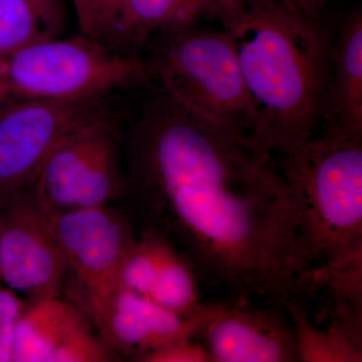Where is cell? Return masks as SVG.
I'll use <instances>...</instances> for the list:
<instances>
[{"mask_svg":"<svg viewBox=\"0 0 362 362\" xmlns=\"http://www.w3.org/2000/svg\"><path fill=\"white\" fill-rule=\"evenodd\" d=\"M64 25L62 0H0V58L59 37Z\"/></svg>","mask_w":362,"mask_h":362,"instance_id":"9a60e30c","label":"cell"},{"mask_svg":"<svg viewBox=\"0 0 362 362\" xmlns=\"http://www.w3.org/2000/svg\"><path fill=\"white\" fill-rule=\"evenodd\" d=\"M83 35L94 37L95 25L103 0H71Z\"/></svg>","mask_w":362,"mask_h":362,"instance_id":"7402d4cb","label":"cell"},{"mask_svg":"<svg viewBox=\"0 0 362 362\" xmlns=\"http://www.w3.org/2000/svg\"><path fill=\"white\" fill-rule=\"evenodd\" d=\"M216 18L214 0H125L105 45L137 56L159 33Z\"/></svg>","mask_w":362,"mask_h":362,"instance_id":"4fadbf2b","label":"cell"},{"mask_svg":"<svg viewBox=\"0 0 362 362\" xmlns=\"http://www.w3.org/2000/svg\"><path fill=\"white\" fill-rule=\"evenodd\" d=\"M296 337L299 361L361 362L362 349L331 325L321 329L312 321L310 310L302 302H292L285 307Z\"/></svg>","mask_w":362,"mask_h":362,"instance_id":"2e32d148","label":"cell"},{"mask_svg":"<svg viewBox=\"0 0 362 362\" xmlns=\"http://www.w3.org/2000/svg\"><path fill=\"white\" fill-rule=\"evenodd\" d=\"M228 33L256 112L252 139L273 157L317 134L333 35L281 0H254Z\"/></svg>","mask_w":362,"mask_h":362,"instance_id":"7a4b0ae2","label":"cell"},{"mask_svg":"<svg viewBox=\"0 0 362 362\" xmlns=\"http://www.w3.org/2000/svg\"><path fill=\"white\" fill-rule=\"evenodd\" d=\"M104 99L32 102L0 111V206L30 187L62 143L109 116Z\"/></svg>","mask_w":362,"mask_h":362,"instance_id":"52a82bcc","label":"cell"},{"mask_svg":"<svg viewBox=\"0 0 362 362\" xmlns=\"http://www.w3.org/2000/svg\"><path fill=\"white\" fill-rule=\"evenodd\" d=\"M0 284H1V281H0Z\"/></svg>","mask_w":362,"mask_h":362,"instance_id":"cb8c5ba5","label":"cell"},{"mask_svg":"<svg viewBox=\"0 0 362 362\" xmlns=\"http://www.w3.org/2000/svg\"><path fill=\"white\" fill-rule=\"evenodd\" d=\"M125 0H103L98 13L94 39L106 42Z\"/></svg>","mask_w":362,"mask_h":362,"instance_id":"ffe728a7","label":"cell"},{"mask_svg":"<svg viewBox=\"0 0 362 362\" xmlns=\"http://www.w3.org/2000/svg\"><path fill=\"white\" fill-rule=\"evenodd\" d=\"M52 230L88 300L115 285L117 272L137 240L132 221L111 204L51 214Z\"/></svg>","mask_w":362,"mask_h":362,"instance_id":"30bf717a","label":"cell"},{"mask_svg":"<svg viewBox=\"0 0 362 362\" xmlns=\"http://www.w3.org/2000/svg\"><path fill=\"white\" fill-rule=\"evenodd\" d=\"M51 214L26 188L0 206V281L26 302L59 297L68 272Z\"/></svg>","mask_w":362,"mask_h":362,"instance_id":"ba28073f","label":"cell"},{"mask_svg":"<svg viewBox=\"0 0 362 362\" xmlns=\"http://www.w3.org/2000/svg\"><path fill=\"white\" fill-rule=\"evenodd\" d=\"M125 194L140 226L187 259L211 300L307 304L313 271L277 162L249 136L159 90L126 144Z\"/></svg>","mask_w":362,"mask_h":362,"instance_id":"6da1fadb","label":"cell"},{"mask_svg":"<svg viewBox=\"0 0 362 362\" xmlns=\"http://www.w3.org/2000/svg\"><path fill=\"white\" fill-rule=\"evenodd\" d=\"M254 0H214L216 18L226 30H230L240 20Z\"/></svg>","mask_w":362,"mask_h":362,"instance_id":"44dd1931","label":"cell"},{"mask_svg":"<svg viewBox=\"0 0 362 362\" xmlns=\"http://www.w3.org/2000/svg\"><path fill=\"white\" fill-rule=\"evenodd\" d=\"M281 1L302 16L319 20L331 0H281Z\"/></svg>","mask_w":362,"mask_h":362,"instance_id":"603a6c76","label":"cell"},{"mask_svg":"<svg viewBox=\"0 0 362 362\" xmlns=\"http://www.w3.org/2000/svg\"><path fill=\"white\" fill-rule=\"evenodd\" d=\"M197 338L211 362L299 361L286 311L246 300L206 301Z\"/></svg>","mask_w":362,"mask_h":362,"instance_id":"9c48e42d","label":"cell"},{"mask_svg":"<svg viewBox=\"0 0 362 362\" xmlns=\"http://www.w3.org/2000/svg\"><path fill=\"white\" fill-rule=\"evenodd\" d=\"M87 323L82 314L59 297L26 302L14 331L13 362H51L71 331Z\"/></svg>","mask_w":362,"mask_h":362,"instance_id":"5bb4252c","label":"cell"},{"mask_svg":"<svg viewBox=\"0 0 362 362\" xmlns=\"http://www.w3.org/2000/svg\"><path fill=\"white\" fill-rule=\"evenodd\" d=\"M146 62L88 35L52 37L0 58V111L32 102L106 96L142 84Z\"/></svg>","mask_w":362,"mask_h":362,"instance_id":"277c9868","label":"cell"},{"mask_svg":"<svg viewBox=\"0 0 362 362\" xmlns=\"http://www.w3.org/2000/svg\"><path fill=\"white\" fill-rule=\"evenodd\" d=\"M115 361L113 350L109 349L99 335L85 323L71 331L52 354L51 362H107Z\"/></svg>","mask_w":362,"mask_h":362,"instance_id":"e0dca14e","label":"cell"},{"mask_svg":"<svg viewBox=\"0 0 362 362\" xmlns=\"http://www.w3.org/2000/svg\"><path fill=\"white\" fill-rule=\"evenodd\" d=\"M324 132L362 140V11L347 14L332 37L324 94Z\"/></svg>","mask_w":362,"mask_h":362,"instance_id":"7c38bea8","label":"cell"},{"mask_svg":"<svg viewBox=\"0 0 362 362\" xmlns=\"http://www.w3.org/2000/svg\"><path fill=\"white\" fill-rule=\"evenodd\" d=\"M125 185L120 135L106 116L62 143L28 189L54 214L113 204L124 197Z\"/></svg>","mask_w":362,"mask_h":362,"instance_id":"8992f818","label":"cell"},{"mask_svg":"<svg viewBox=\"0 0 362 362\" xmlns=\"http://www.w3.org/2000/svg\"><path fill=\"white\" fill-rule=\"evenodd\" d=\"M138 361L211 362L206 349L197 337L168 343L140 357Z\"/></svg>","mask_w":362,"mask_h":362,"instance_id":"d6986e66","label":"cell"},{"mask_svg":"<svg viewBox=\"0 0 362 362\" xmlns=\"http://www.w3.org/2000/svg\"><path fill=\"white\" fill-rule=\"evenodd\" d=\"M25 305L23 297L0 284V362L13 359L14 331Z\"/></svg>","mask_w":362,"mask_h":362,"instance_id":"ac0fdd59","label":"cell"},{"mask_svg":"<svg viewBox=\"0 0 362 362\" xmlns=\"http://www.w3.org/2000/svg\"><path fill=\"white\" fill-rule=\"evenodd\" d=\"M88 302L102 341L136 361L168 343L197 337L206 304L195 315L182 316L143 295L117 287Z\"/></svg>","mask_w":362,"mask_h":362,"instance_id":"8fae6325","label":"cell"},{"mask_svg":"<svg viewBox=\"0 0 362 362\" xmlns=\"http://www.w3.org/2000/svg\"><path fill=\"white\" fill-rule=\"evenodd\" d=\"M157 37L151 57L145 62L159 90L189 110L252 138L256 112L233 35L195 23Z\"/></svg>","mask_w":362,"mask_h":362,"instance_id":"5b68a950","label":"cell"},{"mask_svg":"<svg viewBox=\"0 0 362 362\" xmlns=\"http://www.w3.org/2000/svg\"><path fill=\"white\" fill-rule=\"evenodd\" d=\"M274 158L312 270L362 258V140L323 132Z\"/></svg>","mask_w":362,"mask_h":362,"instance_id":"3957f363","label":"cell"}]
</instances>
